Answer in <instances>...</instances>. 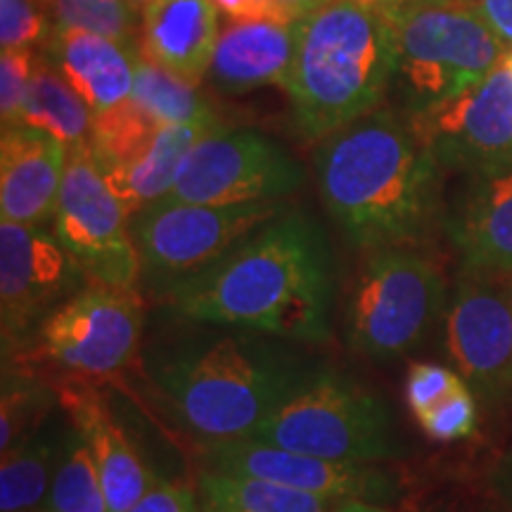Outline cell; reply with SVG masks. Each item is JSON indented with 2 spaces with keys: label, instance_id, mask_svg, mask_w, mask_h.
Listing matches in <instances>:
<instances>
[{
  "label": "cell",
  "instance_id": "32",
  "mask_svg": "<svg viewBox=\"0 0 512 512\" xmlns=\"http://www.w3.org/2000/svg\"><path fill=\"white\" fill-rule=\"evenodd\" d=\"M53 22L36 0H0V43L3 50L34 48L46 43Z\"/></svg>",
  "mask_w": 512,
  "mask_h": 512
},
{
  "label": "cell",
  "instance_id": "34",
  "mask_svg": "<svg viewBox=\"0 0 512 512\" xmlns=\"http://www.w3.org/2000/svg\"><path fill=\"white\" fill-rule=\"evenodd\" d=\"M228 22H283L294 24L306 15L287 8L280 0H211Z\"/></svg>",
  "mask_w": 512,
  "mask_h": 512
},
{
  "label": "cell",
  "instance_id": "10",
  "mask_svg": "<svg viewBox=\"0 0 512 512\" xmlns=\"http://www.w3.org/2000/svg\"><path fill=\"white\" fill-rule=\"evenodd\" d=\"M143 325V297L136 287L88 280L43 320L22 354L31 351L38 361L74 375L105 377L131 366Z\"/></svg>",
  "mask_w": 512,
  "mask_h": 512
},
{
  "label": "cell",
  "instance_id": "38",
  "mask_svg": "<svg viewBox=\"0 0 512 512\" xmlns=\"http://www.w3.org/2000/svg\"><path fill=\"white\" fill-rule=\"evenodd\" d=\"M351 3H358L363 5V8H370V10H389V8H396V5H403V3H411V0H351Z\"/></svg>",
  "mask_w": 512,
  "mask_h": 512
},
{
  "label": "cell",
  "instance_id": "36",
  "mask_svg": "<svg viewBox=\"0 0 512 512\" xmlns=\"http://www.w3.org/2000/svg\"><path fill=\"white\" fill-rule=\"evenodd\" d=\"M512 50V0H465Z\"/></svg>",
  "mask_w": 512,
  "mask_h": 512
},
{
  "label": "cell",
  "instance_id": "35",
  "mask_svg": "<svg viewBox=\"0 0 512 512\" xmlns=\"http://www.w3.org/2000/svg\"><path fill=\"white\" fill-rule=\"evenodd\" d=\"M128 512H202L197 486L157 482Z\"/></svg>",
  "mask_w": 512,
  "mask_h": 512
},
{
  "label": "cell",
  "instance_id": "24",
  "mask_svg": "<svg viewBox=\"0 0 512 512\" xmlns=\"http://www.w3.org/2000/svg\"><path fill=\"white\" fill-rule=\"evenodd\" d=\"M197 494L202 512H392L387 505L311 494L261 479L228 477L204 470L197 475Z\"/></svg>",
  "mask_w": 512,
  "mask_h": 512
},
{
  "label": "cell",
  "instance_id": "2",
  "mask_svg": "<svg viewBox=\"0 0 512 512\" xmlns=\"http://www.w3.org/2000/svg\"><path fill=\"white\" fill-rule=\"evenodd\" d=\"M318 195L351 245H422L444 219V169L394 112H373L323 138Z\"/></svg>",
  "mask_w": 512,
  "mask_h": 512
},
{
  "label": "cell",
  "instance_id": "31",
  "mask_svg": "<svg viewBox=\"0 0 512 512\" xmlns=\"http://www.w3.org/2000/svg\"><path fill=\"white\" fill-rule=\"evenodd\" d=\"M465 380L448 363L418 361L408 368L406 375V401L413 418H420L430 408L437 406L458 389L465 387Z\"/></svg>",
  "mask_w": 512,
  "mask_h": 512
},
{
  "label": "cell",
  "instance_id": "27",
  "mask_svg": "<svg viewBox=\"0 0 512 512\" xmlns=\"http://www.w3.org/2000/svg\"><path fill=\"white\" fill-rule=\"evenodd\" d=\"M60 408L55 384L43 382L17 363H3L0 392V453L22 444Z\"/></svg>",
  "mask_w": 512,
  "mask_h": 512
},
{
  "label": "cell",
  "instance_id": "20",
  "mask_svg": "<svg viewBox=\"0 0 512 512\" xmlns=\"http://www.w3.org/2000/svg\"><path fill=\"white\" fill-rule=\"evenodd\" d=\"M299 24L228 22L211 57L209 79L221 91L240 95L259 86H285L299 46Z\"/></svg>",
  "mask_w": 512,
  "mask_h": 512
},
{
  "label": "cell",
  "instance_id": "26",
  "mask_svg": "<svg viewBox=\"0 0 512 512\" xmlns=\"http://www.w3.org/2000/svg\"><path fill=\"white\" fill-rule=\"evenodd\" d=\"M131 100L162 126L216 121L209 110V102L202 98L195 83L169 72L162 64L147 60L145 55L138 57Z\"/></svg>",
  "mask_w": 512,
  "mask_h": 512
},
{
  "label": "cell",
  "instance_id": "16",
  "mask_svg": "<svg viewBox=\"0 0 512 512\" xmlns=\"http://www.w3.org/2000/svg\"><path fill=\"white\" fill-rule=\"evenodd\" d=\"M458 268L512 275V169L467 176L441 219Z\"/></svg>",
  "mask_w": 512,
  "mask_h": 512
},
{
  "label": "cell",
  "instance_id": "39",
  "mask_svg": "<svg viewBox=\"0 0 512 512\" xmlns=\"http://www.w3.org/2000/svg\"><path fill=\"white\" fill-rule=\"evenodd\" d=\"M280 3L287 5V8L302 12V15H309L311 10H316L318 5L325 3V0H280Z\"/></svg>",
  "mask_w": 512,
  "mask_h": 512
},
{
  "label": "cell",
  "instance_id": "8",
  "mask_svg": "<svg viewBox=\"0 0 512 512\" xmlns=\"http://www.w3.org/2000/svg\"><path fill=\"white\" fill-rule=\"evenodd\" d=\"M437 335L484 411L512 406V275L458 268Z\"/></svg>",
  "mask_w": 512,
  "mask_h": 512
},
{
  "label": "cell",
  "instance_id": "21",
  "mask_svg": "<svg viewBox=\"0 0 512 512\" xmlns=\"http://www.w3.org/2000/svg\"><path fill=\"white\" fill-rule=\"evenodd\" d=\"M219 34V10L211 0H152L143 8L140 55L200 86Z\"/></svg>",
  "mask_w": 512,
  "mask_h": 512
},
{
  "label": "cell",
  "instance_id": "4",
  "mask_svg": "<svg viewBox=\"0 0 512 512\" xmlns=\"http://www.w3.org/2000/svg\"><path fill=\"white\" fill-rule=\"evenodd\" d=\"M396 43L384 12L325 0L299 24L285 91L306 140L328 138L368 117L394 86Z\"/></svg>",
  "mask_w": 512,
  "mask_h": 512
},
{
  "label": "cell",
  "instance_id": "18",
  "mask_svg": "<svg viewBox=\"0 0 512 512\" xmlns=\"http://www.w3.org/2000/svg\"><path fill=\"white\" fill-rule=\"evenodd\" d=\"M69 150L48 133L22 124L3 126L0 138V216L43 226L55 216Z\"/></svg>",
  "mask_w": 512,
  "mask_h": 512
},
{
  "label": "cell",
  "instance_id": "17",
  "mask_svg": "<svg viewBox=\"0 0 512 512\" xmlns=\"http://www.w3.org/2000/svg\"><path fill=\"white\" fill-rule=\"evenodd\" d=\"M55 389L64 415L91 448L110 512H128L157 484L145 458L98 389L81 380L60 382Z\"/></svg>",
  "mask_w": 512,
  "mask_h": 512
},
{
  "label": "cell",
  "instance_id": "5",
  "mask_svg": "<svg viewBox=\"0 0 512 512\" xmlns=\"http://www.w3.org/2000/svg\"><path fill=\"white\" fill-rule=\"evenodd\" d=\"M252 439L337 463L384 465L406 456L396 415L354 377L318 363Z\"/></svg>",
  "mask_w": 512,
  "mask_h": 512
},
{
  "label": "cell",
  "instance_id": "37",
  "mask_svg": "<svg viewBox=\"0 0 512 512\" xmlns=\"http://www.w3.org/2000/svg\"><path fill=\"white\" fill-rule=\"evenodd\" d=\"M489 489L503 510L512 512V446L501 453L494 467L489 470Z\"/></svg>",
  "mask_w": 512,
  "mask_h": 512
},
{
  "label": "cell",
  "instance_id": "40",
  "mask_svg": "<svg viewBox=\"0 0 512 512\" xmlns=\"http://www.w3.org/2000/svg\"><path fill=\"white\" fill-rule=\"evenodd\" d=\"M128 3H131L133 8H145V5H150L152 0H128Z\"/></svg>",
  "mask_w": 512,
  "mask_h": 512
},
{
  "label": "cell",
  "instance_id": "41",
  "mask_svg": "<svg viewBox=\"0 0 512 512\" xmlns=\"http://www.w3.org/2000/svg\"><path fill=\"white\" fill-rule=\"evenodd\" d=\"M505 64H508V67H510V72H512V50H510V53H508V57H505Z\"/></svg>",
  "mask_w": 512,
  "mask_h": 512
},
{
  "label": "cell",
  "instance_id": "30",
  "mask_svg": "<svg viewBox=\"0 0 512 512\" xmlns=\"http://www.w3.org/2000/svg\"><path fill=\"white\" fill-rule=\"evenodd\" d=\"M479 408L482 406H479L475 392L465 384L456 394H451L427 413H422L420 418H415V422L430 439L441 441V444H456V441L470 439L477 432Z\"/></svg>",
  "mask_w": 512,
  "mask_h": 512
},
{
  "label": "cell",
  "instance_id": "14",
  "mask_svg": "<svg viewBox=\"0 0 512 512\" xmlns=\"http://www.w3.org/2000/svg\"><path fill=\"white\" fill-rule=\"evenodd\" d=\"M444 171L463 176L512 169V72L498 64L458 98L408 117Z\"/></svg>",
  "mask_w": 512,
  "mask_h": 512
},
{
  "label": "cell",
  "instance_id": "1",
  "mask_svg": "<svg viewBox=\"0 0 512 512\" xmlns=\"http://www.w3.org/2000/svg\"><path fill=\"white\" fill-rule=\"evenodd\" d=\"M332 302L330 242L309 214L290 209L214 266L164 287V304L178 316L302 344L330 337Z\"/></svg>",
  "mask_w": 512,
  "mask_h": 512
},
{
  "label": "cell",
  "instance_id": "11",
  "mask_svg": "<svg viewBox=\"0 0 512 512\" xmlns=\"http://www.w3.org/2000/svg\"><path fill=\"white\" fill-rule=\"evenodd\" d=\"M304 181L302 164L275 140L249 128L216 124L185 155L164 200L211 207L283 202Z\"/></svg>",
  "mask_w": 512,
  "mask_h": 512
},
{
  "label": "cell",
  "instance_id": "19",
  "mask_svg": "<svg viewBox=\"0 0 512 512\" xmlns=\"http://www.w3.org/2000/svg\"><path fill=\"white\" fill-rule=\"evenodd\" d=\"M43 46L95 117L131 98L138 57L128 43L91 31L53 27Z\"/></svg>",
  "mask_w": 512,
  "mask_h": 512
},
{
  "label": "cell",
  "instance_id": "23",
  "mask_svg": "<svg viewBox=\"0 0 512 512\" xmlns=\"http://www.w3.org/2000/svg\"><path fill=\"white\" fill-rule=\"evenodd\" d=\"M72 430V422L57 408L22 444L0 453V512L43 510Z\"/></svg>",
  "mask_w": 512,
  "mask_h": 512
},
{
  "label": "cell",
  "instance_id": "7",
  "mask_svg": "<svg viewBox=\"0 0 512 512\" xmlns=\"http://www.w3.org/2000/svg\"><path fill=\"white\" fill-rule=\"evenodd\" d=\"M448 285L422 245L370 249L344 302V342L380 363L413 356L439 330Z\"/></svg>",
  "mask_w": 512,
  "mask_h": 512
},
{
  "label": "cell",
  "instance_id": "25",
  "mask_svg": "<svg viewBox=\"0 0 512 512\" xmlns=\"http://www.w3.org/2000/svg\"><path fill=\"white\" fill-rule=\"evenodd\" d=\"M95 114L69 86L60 69L46 55L38 57L34 79L19 107L17 124L48 133L67 145V150L86 145L91 140Z\"/></svg>",
  "mask_w": 512,
  "mask_h": 512
},
{
  "label": "cell",
  "instance_id": "15",
  "mask_svg": "<svg viewBox=\"0 0 512 512\" xmlns=\"http://www.w3.org/2000/svg\"><path fill=\"white\" fill-rule=\"evenodd\" d=\"M197 460L204 472L261 479L311 494L354 498L387 508L401 498L399 477L387 467L337 463V460L306 456L256 439L200 444Z\"/></svg>",
  "mask_w": 512,
  "mask_h": 512
},
{
  "label": "cell",
  "instance_id": "13",
  "mask_svg": "<svg viewBox=\"0 0 512 512\" xmlns=\"http://www.w3.org/2000/svg\"><path fill=\"white\" fill-rule=\"evenodd\" d=\"M88 275L43 226L0 223V335L3 361L29 347L57 306L74 297Z\"/></svg>",
  "mask_w": 512,
  "mask_h": 512
},
{
  "label": "cell",
  "instance_id": "22",
  "mask_svg": "<svg viewBox=\"0 0 512 512\" xmlns=\"http://www.w3.org/2000/svg\"><path fill=\"white\" fill-rule=\"evenodd\" d=\"M216 124H219V119L164 126L138 157H133L119 169L102 174L131 219L152 204L162 202L164 197H169L185 155Z\"/></svg>",
  "mask_w": 512,
  "mask_h": 512
},
{
  "label": "cell",
  "instance_id": "9",
  "mask_svg": "<svg viewBox=\"0 0 512 512\" xmlns=\"http://www.w3.org/2000/svg\"><path fill=\"white\" fill-rule=\"evenodd\" d=\"M285 211L283 202L211 207L162 200L133 216L131 235L143 273L155 285L169 287L214 266Z\"/></svg>",
  "mask_w": 512,
  "mask_h": 512
},
{
  "label": "cell",
  "instance_id": "28",
  "mask_svg": "<svg viewBox=\"0 0 512 512\" xmlns=\"http://www.w3.org/2000/svg\"><path fill=\"white\" fill-rule=\"evenodd\" d=\"M162 128L164 126L159 121L145 114L136 102L128 98L121 105L95 117L88 150H91L102 174H107V171L119 169L133 157H138L157 138Z\"/></svg>",
  "mask_w": 512,
  "mask_h": 512
},
{
  "label": "cell",
  "instance_id": "29",
  "mask_svg": "<svg viewBox=\"0 0 512 512\" xmlns=\"http://www.w3.org/2000/svg\"><path fill=\"white\" fill-rule=\"evenodd\" d=\"M41 512H110L91 448L76 430L64 448Z\"/></svg>",
  "mask_w": 512,
  "mask_h": 512
},
{
  "label": "cell",
  "instance_id": "3",
  "mask_svg": "<svg viewBox=\"0 0 512 512\" xmlns=\"http://www.w3.org/2000/svg\"><path fill=\"white\" fill-rule=\"evenodd\" d=\"M318 363L287 339L238 330L159 347L145 370L178 425L211 444L252 439Z\"/></svg>",
  "mask_w": 512,
  "mask_h": 512
},
{
  "label": "cell",
  "instance_id": "33",
  "mask_svg": "<svg viewBox=\"0 0 512 512\" xmlns=\"http://www.w3.org/2000/svg\"><path fill=\"white\" fill-rule=\"evenodd\" d=\"M38 57L41 55H36L34 48L3 50V57H0V117H3V126L17 124L19 107H22L29 83L34 79Z\"/></svg>",
  "mask_w": 512,
  "mask_h": 512
},
{
  "label": "cell",
  "instance_id": "6",
  "mask_svg": "<svg viewBox=\"0 0 512 512\" xmlns=\"http://www.w3.org/2000/svg\"><path fill=\"white\" fill-rule=\"evenodd\" d=\"M382 12L394 29V86L408 117L458 98L510 53L465 0H411Z\"/></svg>",
  "mask_w": 512,
  "mask_h": 512
},
{
  "label": "cell",
  "instance_id": "12",
  "mask_svg": "<svg viewBox=\"0 0 512 512\" xmlns=\"http://www.w3.org/2000/svg\"><path fill=\"white\" fill-rule=\"evenodd\" d=\"M131 216L117 200L88 143L69 150L53 233L79 261L88 280L117 287H136L143 264L131 235Z\"/></svg>",
  "mask_w": 512,
  "mask_h": 512
}]
</instances>
